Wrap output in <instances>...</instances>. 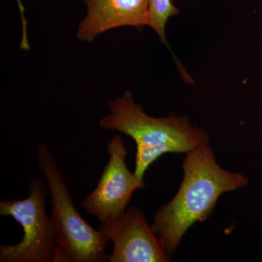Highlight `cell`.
Listing matches in <instances>:
<instances>
[{
    "instance_id": "1",
    "label": "cell",
    "mask_w": 262,
    "mask_h": 262,
    "mask_svg": "<svg viewBox=\"0 0 262 262\" xmlns=\"http://www.w3.org/2000/svg\"><path fill=\"white\" fill-rule=\"evenodd\" d=\"M184 177L175 196L155 215L151 228L171 256L196 222L206 220L223 193L247 185L248 179L225 170L217 163L209 143L186 153Z\"/></svg>"
},
{
    "instance_id": "8",
    "label": "cell",
    "mask_w": 262,
    "mask_h": 262,
    "mask_svg": "<svg viewBox=\"0 0 262 262\" xmlns=\"http://www.w3.org/2000/svg\"><path fill=\"white\" fill-rule=\"evenodd\" d=\"M179 13V10L172 3V0H149L148 27L155 30L160 40L167 46L165 27L168 19Z\"/></svg>"
},
{
    "instance_id": "3",
    "label": "cell",
    "mask_w": 262,
    "mask_h": 262,
    "mask_svg": "<svg viewBox=\"0 0 262 262\" xmlns=\"http://www.w3.org/2000/svg\"><path fill=\"white\" fill-rule=\"evenodd\" d=\"M37 163L51 194V218L57 237L56 262L107 261L108 236L93 228L76 209L63 174L45 143L37 147Z\"/></svg>"
},
{
    "instance_id": "4",
    "label": "cell",
    "mask_w": 262,
    "mask_h": 262,
    "mask_svg": "<svg viewBox=\"0 0 262 262\" xmlns=\"http://www.w3.org/2000/svg\"><path fill=\"white\" fill-rule=\"evenodd\" d=\"M29 189L26 199L0 202V215L13 217L24 230L18 244L0 246L1 262H56L57 237L53 220L46 212L47 187L35 178Z\"/></svg>"
},
{
    "instance_id": "6",
    "label": "cell",
    "mask_w": 262,
    "mask_h": 262,
    "mask_svg": "<svg viewBox=\"0 0 262 262\" xmlns=\"http://www.w3.org/2000/svg\"><path fill=\"white\" fill-rule=\"evenodd\" d=\"M114 245L110 262H169L170 256L148 225L144 212L130 207L121 216L99 227Z\"/></svg>"
},
{
    "instance_id": "2",
    "label": "cell",
    "mask_w": 262,
    "mask_h": 262,
    "mask_svg": "<svg viewBox=\"0 0 262 262\" xmlns=\"http://www.w3.org/2000/svg\"><path fill=\"white\" fill-rule=\"evenodd\" d=\"M110 114L100 120V127L117 130L132 138L136 144L134 173L144 183V175L153 162L167 153H186L208 144L210 136L201 127L193 126L182 115L156 118L146 114L130 91L108 103Z\"/></svg>"
},
{
    "instance_id": "5",
    "label": "cell",
    "mask_w": 262,
    "mask_h": 262,
    "mask_svg": "<svg viewBox=\"0 0 262 262\" xmlns=\"http://www.w3.org/2000/svg\"><path fill=\"white\" fill-rule=\"evenodd\" d=\"M106 151L110 158L98 185L81 203L88 214L94 215L101 225L124 214L134 192L144 188V183L127 168L128 152L121 136H113L107 144Z\"/></svg>"
},
{
    "instance_id": "7",
    "label": "cell",
    "mask_w": 262,
    "mask_h": 262,
    "mask_svg": "<svg viewBox=\"0 0 262 262\" xmlns=\"http://www.w3.org/2000/svg\"><path fill=\"white\" fill-rule=\"evenodd\" d=\"M87 15L80 22L77 37L91 42L99 34L122 27L141 30L149 23V0H82Z\"/></svg>"
}]
</instances>
